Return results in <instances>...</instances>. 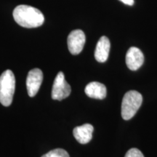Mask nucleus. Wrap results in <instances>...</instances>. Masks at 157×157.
<instances>
[{"label": "nucleus", "instance_id": "8", "mask_svg": "<svg viewBox=\"0 0 157 157\" xmlns=\"http://www.w3.org/2000/svg\"><path fill=\"white\" fill-rule=\"evenodd\" d=\"M94 127L90 124H84L82 126L76 127L74 129L73 135L78 143L87 144L93 138Z\"/></svg>", "mask_w": 157, "mask_h": 157}, {"label": "nucleus", "instance_id": "9", "mask_svg": "<svg viewBox=\"0 0 157 157\" xmlns=\"http://www.w3.org/2000/svg\"><path fill=\"white\" fill-rule=\"evenodd\" d=\"M111 43L108 37L103 36L98 40L95 50V58L98 62L104 63L109 56Z\"/></svg>", "mask_w": 157, "mask_h": 157}, {"label": "nucleus", "instance_id": "7", "mask_svg": "<svg viewBox=\"0 0 157 157\" xmlns=\"http://www.w3.org/2000/svg\"><path fill=\"white\" fill-rule=\"evenodd\" d=\"M144 62V56L140 49L132 47L126 54V64L129 69L136 71L139 69Z\"/></svg>", "mask_w": 157, "mask_h": 157}, {"label": "nucleus", "instance_id": "6", "mask_svg": "<svg viewBox=\"0 0 157 157\" xmlns=\"http://www.w3.org/2000/svg\"><path fill=\"white\" fill-rule=\"evenodd\" d=\"M43 81V73L39 68H34L29 72L26 78V87L30 97H34L38 93Z\"/></svg>", "mask_w": 157, "mask_h": 157}, {"label": "nucleus", "instance_id": "4", "mask_svg": "<svg viewBox=\"0 0 157 157\" xmlns=\"http://www.w3.org/2000/svg\"><path fill=\"white\" fill-rule=\"evenodd\" d=\"M71 92V88L65 79L64 74L60 71L54 80L52 90V98L56 101H62L69 96Z\"/></svg>", "mask_w": 157, "mask_h": 157}, {"label": "nucleus", "instance_id": "2", "mask_svg": "<svg viewBox=\"0 0 157 157\" xmlns=\"http://www.w3.org/2000/svg\"><path fill=\"white\" fill-rule=\"evenodd\" d=\"M15 90V78L11 70H6L0 76V103L10 106Z\"/></svg>", "mask_w": 157, "mask_h": 157}, {"label": "nucleus", "instance_id": "12", "mask_svg": "<svg viewBox=\"0 0 157 157\" xmlns=\"http://www.w3.org/2000/svg\"><path fill=\"white\" fill-rule=\"evenodd\" d=\"M124 157H144V156L139 149L133 148L129 149L128 151L126 153Z\"/></svg>", "mask_w": 157, "mask_h": 157}, {"label": "nucleus", "instance_id": "10", "mask_svg": "<svg viewBox=\"0 0 157 157\" xmlns=\"http://www.w3.org/2000/svg\"><path fill=\"white\" fill-rule=\"evenodd\" d=\"M84 93L88 97L93 99L103 100L106 97L107 90L103 84L98 82H93L86 86Z\"/></svg>", "mask_w": 157, "mask_h": 157}, {"label": "nucleus", "instance_id": "1", "mask_svg": "<svg viewBox=\"0 0 157 157\" xmlns=\"http://www.w3.org/2000/svg\"><path fill=\"white\" fill-rule=\"evenodd\" d=\"M13 15L15 22L24 28H37L41 26L44 21V16L42 12L29 5L17 6Z\"/></svg>", "mask_w": 157, "mask_h": 157}, {"label": "nucleus", "instance_id": "3", "mask_svg": "<svg viewBox=\"0 0 157 157\" xmlns=\"http://www.w3.org/2000/svg\"><path fill=\"white\" fill-rule=\"evenodd\" d=\"M143 102L142 95L135 90L125 93L121 103V117L124 120H129L140 109Z\"/></svg>", "mask_w": 157, "mask_h": 157}, {"label": "nucleus", "instance_id": "5", "mask_svg": "<svg viewBox=\"0 0 157 157\" xmlns=\"http://www.w3.org/2000/svg\"><path fill=\"white\" fill-rule=\"evenodd\" d=\"M86 42L84 33L80 29L72 31L67 39L68 48L72 55H78L83 50Z\"/></svg>", "mask_w": 157, "mask_h": 157}, {"label": "nucleus", "instance_id": "13", "mask_svg": "<svg viewBox=\"0 0 157 157\" xmlns=\"http://www.w3.org/2000/svg\"><path fill=\"white\" fill-rule=\"evenodd\" d=\"M119 1L124 4V5H127L129 6H132L135 3L134 0H119Z\"/></svg>", "mask_w": 157, "mask_h": 157}, {"label": "nucleus", "instance_id": "11", "mask_svg": "<svg viewBox=\"0 0 157 157\" xmlns=\"http://www.w3.org/2000/svg\"><path fill=\"white\" fill-rule=\"evenodd\" d=\"M42 157H70L69 154L66 150L63 148H56L50 151L47 154L43 155Z\"/></svg>", "mask_w": 157, "mask_h": 157}]
</instances>
